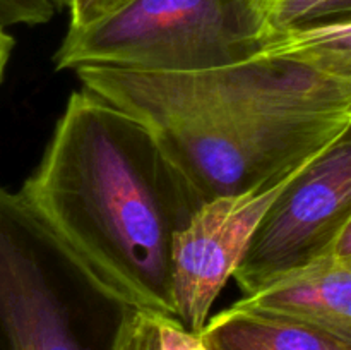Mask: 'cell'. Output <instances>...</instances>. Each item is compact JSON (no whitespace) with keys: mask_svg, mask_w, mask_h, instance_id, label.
Segmentation results:
<instances>
[{"mask_svg":"<svg viewBox=\"0 0 351 350\" xmlns=\"http://www.w3.org/2000/svg\"><path fill=\"white\" fill-rule=\"evenodd\" d=\"M144 124L202 202L293 175L351 127V79L283 57L191 72L77 69Z\"/></svg>","mask_w":351,"mask_h":350,"instance_id":"cell-1","label":"cell"},{"mask_svg":"<svg viewBox=\"0 0 351 350\" xmlns=\"http://www.w3.org/2000/svg\"><path fill=\"white\" fill-rule=\"evenodd\" d=\"M19 194L117 297L173 318L171 244L202 201L141 120L74 91Z\"/></svg>","mask_w":351,"mask_h":350,"instance_id":"cell-2","label":"cell"},{"mask_svg":"<svg viewBox=\"0 0 351 350\" xmlns=\"http://www.w3.org/2000/svg\"><path fill=\"white\" fill-rule=\"evenodd\" d=\"M129 309L0 187V350H113Z\"/></svg>","mask_w":351,"mask_h":350,"instance_id":"cell-3","label":"cell"},{"mask_svg":"<svg viewBox=\"0 0 351 350\" xmlns=\"http://www.w3.org/2000/svg\"><path fill=\"white\" fill-rule=\"evenodd\" d=\"M269 38L256 0H127L105 19L69 30L53 64L57 71H204L256 57Z\"/></svg>","mask_w":351,"mask_h":350,"instance_id":"cell-4","label":"cell"},{"mask_svg":"<svg viewBox=\"0 0 351 350\" xmlns=\"http://www.w3.org/2000/svg\"><path fill=\"white\" fill-rule=\"evenodd\" d=\"M351 218V127L281 191L233 278L243 295L326 256Z\"/></svg>","mask_w":351,"mask_h":350,"instance_id":"cell-5","label":"cell"},{"mask_svg":"<svg viewBox=\"0 0 351 350\" xmlns=\"http://www.w3.org/2000/svg\"><path fill=\"white\" fill-rule=\"evenodd\" d=\"M298 172L266 187L208 199L178 230L171 244L170 292L173 318L185 329L195 335L204 329L216 299L239 270L278 196Z\"/></svg>","mask_w":351,"mask_h":350,"instance_id":"cell-6","label":"cell"},{"mask_svg":"<svg viewBox=\"0 0 351 350\" xmlns=\"http://www.w3.org/2000/svg\"><path fill=\"white\" fill-rule=\"evenodd\" d=\"M235 305L311 323L351 342V259L322 256L243 295Z\"/></svg>","mask_w":351,"mask_h":350,"instance_id":"cell-7","label":"cell"},{"mask_svg":"<svg viewBox=\"0 0 351 350\" xmlns=\"http://www.w3.org/2000/svg\"><path fill=\"white\" fill-rule=\"evenodd\" d=\"M209 350H351V342L287 316L230 305L199 333Z\"/></svg>","mask_w":351,"mask_h":350,"instance_id":"cell-8","label":"cell"},{"mask_svg":"<svg viewBox=\"0 0 351 350\" xmlns=\"http://www.w3.org/2000/svg\"><path fill=\"white\" fill-rule=\"evenodd\" d=\"M259 55L304 62L351 79V19L311 23L273 34Z\"/></svg>","mask_w":351,"mask_h":350,"instance_id":"cell-9","label":"cell"},{"mask_svg":"<svg viewBox=\"0 0 351 350\" xmlns=\"http://www.w3.org/2000/svg\"><path fill=\"white\" fill-rule=\"evenodd\" d=\"M113 350H209L202 338L170 316L130 307Z\"/></svg>","mask_w":351,"mask_h":350,"instance_id":"cell-10","label":"cell"},{"mask_svg":"<svg viewBox=\"0 0 351 350\" xmlns=\"http://www.w3.org/2000/svg\"><path fill=\"white\" fill-rule=\"evenodd\" d=\"M271 36L308 23L329 0H256Z\"/></svg>","mask_w":351,"mask_h":350,"instance_id":"cell-11","label":"cell"},{"mask_svg":"<svg viewBox=\"0 0 351 350\" xmlns=\"http://www.w3.org/2000/svg\"><path fill=\"white\" fill-rule=\"evenodd\" d=\"M51 0H0V27L38 26L55 16Z\"/></svg>","mask_w":351,"mask_h":350,"instance_id":"cell-12","label":"cell"},{"mask_svg":"<svg viewBox=\"0 0 351 350\" xmlns=\"http://www.w3.org/2000/svg\"><path fill=\"white\" fill-rule=\"evenodd\" d=\"M127 0H67L71 24L69 30H81L105 19L119 10Z\"/></svg>","mask_w":351,"mask_h":350,"instance_id":"cell-13","label":"cell"},{"mask_svg":"<svg viewBox=\"0 0 351 350\" xmlns=\"http://www.w3.org/2000/svg\"><path fill=\"white\" fill-rule=\"evenodd\" d=\"M351 19V0H329L317 12L312 16L311 23H328V21H350Z\"/></svg>","mask_w":351,"mask_h":350,"instance_id":"cell-14","label":"cell"},{"mask_svg":"<svg viewBox=\"0 0 351 350\" xmlns=\"http://www.w3.org/2000/svg\"><path fill=\"white\" fill-rule=\"evenodd\" d=\"M326 256H335V257H343V259H351V218L346 223L345 229L339 232V235L336 237V240L332 242L331 249Z\"/></svg>","mask_w":351,"mask_h":350,"instance_id":"cell-15","label":"cell"},{"mask_svg":"<svg viewBox=\"0 0 351 350\" xmlns=\"http://www.w3.org/2000/svg\"><path fill=\"white\" fill-rule=\"evenodd\" d=\"M14 50V38L5 31V27H0V82L3 81L7 64Z\"/></svg>","mask_w":351,"mask_h":350,"instance_id":"cell-16","label":"cell"},{"mask_svg":"<svg viewBox=\"0 0 351 350\" xmlns=\"http://www.w3.org/2000/svg\"><path fill=\"white\" fill-rule=\"evenodd\" d=\"M51 2H53L55 9H57V10L65 9V7H67V0H51Z\"/></svg>","mask_w":351,"mask_h":350,"instance_id":"cell-17","label":"cell"}]
</instances>
